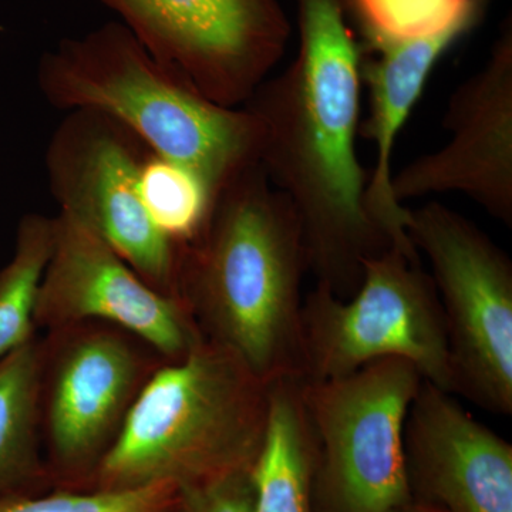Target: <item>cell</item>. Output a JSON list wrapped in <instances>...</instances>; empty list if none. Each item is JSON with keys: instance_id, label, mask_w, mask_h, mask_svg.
<instances>
[{"instance_id": "6da1fadb", "label": "cell", "mask_w": 512, "mask_h": 512, "mask_svg": "<svg viewBox=\"0 0 512 512\" xmlns=\"http://www.w3.org/2000/svg\"><path fill=\"white\" fill-rule=\"evenodd\" d=\"M295 2V59L242 107L262 126V170L298 215L308 272L349 299L367 259L392 248L367 211L356 151L363 43L349 23V0Z\"/></svg>"}, {"instance_id": "7a4b0ae2", "label": "cell", "mask_w": 512, "mask_h": 512, "mask_svg": "<svg viewBox=\"0 0 512 512\" xmlns=\"http://www.w3.org/2000/svg\"><path fill=\"white\" fill-rule=\"evenodd\" d=\"M298 215L261 164L217 195L207 224L181 252L180 296L204 339L265 383L305 377Z\"/></svg>"}, {"instance_id": "3957f363", "label": "cell", "mask_w": 512, "mask_h": 512, "mask_svg": "<svg viewBox=\"0 0 512 512\" xmlns=\"http://www.w3.org/2000/svg\"><path fill=\"white\" fill-rule=\"evenodd\" d=\"M36 79L50 106L119 121L157 156L197 175L214 200L259 164L262 126L254 114L207 99L120 22L60 40L40 59Z\"/></svg>"}, {"instance_id": "277c9868", "label": "cell", "mask_w": 512, "mask_h": 512, "mask_svg": "<svg viewBox=\"0 0 512 512\" xmlns=\"http://www.w3.org/2000/svg\"><path fill=\"white\" fill-rule=\"evenodd\" d=\"M268 406L269 384L234 353L204 339L148 380L89 491L184 488L252 471Z\"/></svg>"}, {"instance_id": "5b68a950", "label": "cell", "mask_w": 512, "mask_h": 512, "mask_svg": "<svg viewBox=\"0 0 512 512\" xmlns=\"http://www.w3.org/2000/svg\"><path fill=\"white\" fill-rule=\"evenodd\" d=\"M165 360L133 333L99 322L42 338L40 429L52 488L89 491L141 390Z\"/></svg>"}, {"instance_id": "8992f818", "label": "cell", "mask_w": 512, "mask_h": 512, "mask_svg": "<svg viewBox=\"0 0 512 512\" xmlns=\"http://www.w3.org/2000/svg\"><path fill=\"white\" fill-rule=\"evenodd\" d=\"M302 329L306 380L348 376L396 357L454 393L444 313L420 256L392 247L367 259L362 284L349 299L316 285L303 298Z\"/></svg>"}, {"instance_id": "52a82bcc", "label": "cell", "mask_w": 512, "mask_h": 512, "mask_svg": "<svg viewBox=\"0 0 512 512\" xmlns=\"http://www.w3.org/2000/svg\"><path fill=\"white\" fill-rule=\"evenodd\" d=\"M423 380L396 357L336 379L303 380L316 440L313 512H392L413 500L404 426Z\"/></svg>"}, {"instance_id": "ba28073f", "label": "cell", "mask_w": 512, "mask_h": 512, "mask_svg": "<svg viewBox=\"0 0 512 512\" xmlns=\"http://www.w3.org/2000/svg\"><path fill=\"white\" fill-rule=\"evenodd\" d=\"M407 235L426 255L446 322L454 393L512 414V262L460 212L431 201L409 208Z\"/></svg>"}, {"instance_id": "9c48e42d", "label": "cell", "mask_w": 512, "mask_h": 512, "mask_svg": "<svg viewBox=\"0 0 512 512\" xmlns=\"http://www.w3.org/2000/svg\"><path fill=\"white\" fill-rule=\"evenodd\" d=\"M148 151L106 114L69 111L47 144V184L59 212L103 239L151 288L181 299L183 251L157 228L141 200L140 168Z\"/></svg>"}, {"instance_id": "30bf717a", "label": "cell", "mask_w": 512, "mask_h": 512, "mask_svg": "<svg viewBox=\"0 0 512 512\" xmlns=\"http://www.w3.org/2000/svg\"><path fill=\"white\" fill-rule=\"evenodd\" d=\"M158 62L207 99L242 107L284 56L279 0H100Z\"/></svg>"}, {"instance_id": "8fae6325", "label": "cell", "mask_w": 512, "mask_h": 512, "mask_svg": "<svg viewBox=\"0 0 512 512\" xmlns=\"http://www.w3.org/2000/svg\"><path fill=\"white\" fill-rule=\"evenodd\" d=\"M86 320L133 333L167 363L180 362L204 340L181 299L151 288L82 222L57 212L33 323L47 332Z\"/></svg>"}, {"instance_id": "7c38bea8", "label": "cell", "mask_w": 512, "mask_h": 512, "mask_svg": "<svg viewBox=\"0 0 512 512\" xmlns=\"http://www.w3.org/2000/svg\"><path fill=\"white\" fill-rule=\"evenodd\" d=\"M441 126L450 141L393 174L397 202L458 192L512 227V20L487 62L458 86Z\"/></svg>"}, {"instance_id": "4fadbf2b", "label": "cell", "mask_w": 512, "mask_h": 512, "mask_svg": "<svg viewBox=\"0 0 512 512\" xmlns=\"http://www.w3.org/2000/svg\"><path fill=\"white\" fill-rule=\"evenodd\" d=\"M413 500L444 512H512V446L427 380L404 426Z\"/></svg>"}, {"instance_id": "5bb4252c", "label": "cell", "mask_w": 512, "mask_h": 512, "mask_svg": "<svg viewBox=\"0 0 512 512\" xmlns=\"http://www.w3.org/2000/svg\"><path fill=\"white\" fill-rule=\"evenodd\" d=\"M473 25H460L436 35L363 49L362 80L370 93V116L362 136L376 147V164L367 178L366 207L392 247L420 256L407 235L409 208L392 190V157L400 128L419 100L441 55Z\"/></svg>"}, {"instance_id": "9a60e30c", "label": "cell", "mask_w": 512, "mask_h": 512, "mask_svg": "<svg viewBox=\"0 0 512 512\" xmlns=\"http://www.w3.org/2000/svg\"><path fill=\"white\" fill-rule=\"evenodd\" d=\"M303 380L292 376L269 383L264 443L252 470L255 512H313L316 440Z\"/></svg>"}, {"instance_id": "2e32d148", "label": "cell", "mask_w": 512, "mask_h": 512, "mask_svg": "<svg viewBox=\"0 0 512 512\" xmlns=\"http://www.w3.org/2000/svg\"><path fill=\"white\" fill-rule=\"evenodd\" d=\"M42 338L0 357V498L52 490L40 429Z\"/></svg>"}, {"instance_id": "e0dca14e", "label": "cell", "mask_w": 512, "mask_h": 512, "mask_svg": "<svg viewBox=\"0 0 512 512\" xmlns=\"http://www.w3.org/2000/svg\"><path fill=\"white\" fill-rule=\"evenodd\" d=\"M55 217L23 215L16 229L15 251L0 269V357L35 336L36 293L50 258Z\"/></svg>"}, {"instance_id": "ac0fdd59", "label": "cell", "mask_w": 512, "mask_h": 512, "mask_svg": "<svg viewBox=\"0 0 512 512\" xmlns=\"http://www.w3.org/2000/svg\"><path fill=\"white\" fill-rule=\"evenodd\" d=\"M140 195L151 220L181 251L201 234L215 201L197 175L151 150L140 168Z\"/></svg>"}, {"instance_id": "d6986e66", "label": "cell", "mask_w": 512, "mask_h": 512, "mask_svg": "<svg viewBox=\"0 0 512 512\" xmlns=\"http://www.w3.org/2000/svg\"><path fill=\"white\" fill-rule=\"evenodd\" d=\"M363 35V47L389 45L473 25L484 0H349Z\"/></svg>"}, {"instance_id": "ffe728a7", "label": "cell", "mask_w": 512, "mask_h": 512, "mask_svg": "<svg viewBox=\"0 0 512 512\" xmlns=\"http://www.w3.org/2000/svg\"><path fill=\"white\" fill-rule=\"evenodd\" d=\"M178 488L171 484L123 491L52 490L0 498V512H173Z\"/></svg>"}, {"instance_id": "44dd1931", "label": "cell", "mask_w": 512, "mask_h": 512, "mask_svg": "<svg viewBox=\"0 0 512 512\" xmlns=\"http://www.w3.org/2000/svg\"><path fill=\"white\" fill-rule=\"evenodd\" d=\"M173 512H255L252 471L178 488Z\"/></svg>"}, {"instance_id": "7402d4cb", "label": "cell", "mask_w": 512, "mask_h": 512, "mask_svg": "<svg viewBox=\"0 0 512 512\" xmlns=\"http://www.w3.org/2000/svg\"><path fill=\"white\" fill-rule=\"evenodd\" d=\"M392 512H444L440 510L436 505H431L427 503H421V501L412 500L410 503L402 505V507L397 508Z\"/></svg>"}, {"instance_id": "603a6c76", "label": "cell", "mask_w": 512, "mask_h": 512, "mask_svg": "<svg viewBox=\"0 0 512 512\" xmlns=\"http://www.w3.org/2000/svg\"><path fill=\"white\" fill-rule=\"evenodd\" d=\"M484 2H487V0H484Z\"/></svg>"}]
</instances>
